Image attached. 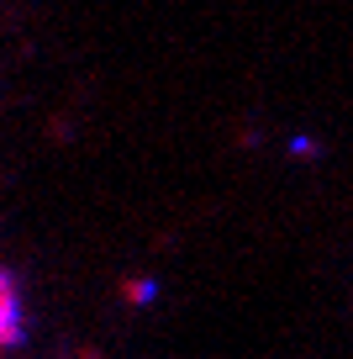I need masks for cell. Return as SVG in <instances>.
<instances>
[{
    "instance_id": "cell-1",
    "label": "cell",
    "mask_w": 353,
    "mask_h": 359,
    "mask_svg": "<svg viewBox=\"0 0 353 359\" xmlns=\"http://www.w3.org/2000/svg\"><path fill=\"white\" fill-rule=\"evenodd\" d=\"M6 344H22V306H16V285L0 269V348Z\"/></svg>"
}]
</instances>
